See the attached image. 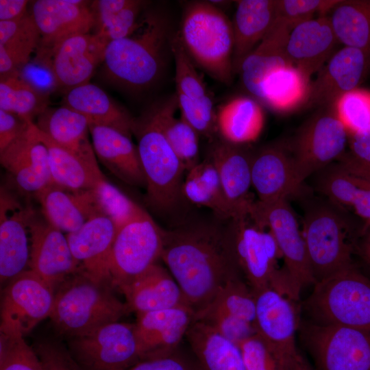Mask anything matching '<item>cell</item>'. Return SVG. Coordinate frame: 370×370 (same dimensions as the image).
I'll return each mask as SVG.
<instances>
[{
	"label": "cell",
	"instance_id": "obj_1",
	"mask_svg": "<svg viewBox=\"0 0 370 370\" xmlns=\"http://www.w3.org/2000/svg\"><path fill=\"white\" fill-rule=\"evenodd\" d=\"M161 259L195 312L206 307L229 281L243 278L227 227L217 224L164 230Z\"/></svg>",
	"mask_w": 370,
	"mask_h": 370
},
{
	"label": "cell",
	"instance_id": "obj_2",
	"mask_svg": "<svg viewBox=\"0 0 370 370\" xmlns=\"http://www.w3.org/2000/svg\"><path fill=\"white\" fill-rule=\"evenodd\" d=\"M292 29L275 21L240 69L243 85L251 97L271 110L288 113L308 103L311 77L296 67L286 52Z\"/></svg>",
	"mask_w": 370,
	"mask_h": 370
},
{
	"label": "cell",
	"instance_id": "obj_3",
	"mask_svg": "<svg viewBox=\"0 0 370 370\" xmlns=\"http://www.w3.org/2000/svg\"><path fill=\"white\" fill-rule=\"evenodd\" d=\"M170 42L166 19L154 11L143 12L132 34L107 45L103 62L106 76L133 92L150 88L161 76Z\"/></svg>",
	"mask_w": 370,
	"mask_h": 370
},
{
	"label": "cell",
	"instance_id": "obj_4",
	"mask_svg": "<svg viewBox=\"0 0 370 370\" xmlns=\"http://www.w3.org/2000/svg\"><path fill=\"white\" fill-rule=\"evenodd\" d=\"M114 288L111 283L97 281L82 271L66 278L56 291L49 316L58 335L67 339L85 336L130 312Z\"/></svg>",
	"mask_w": 370,
	"mask_h": 370
},
{
	"label": "cell",
	"instance_id": "obj_5",
	"mask_svg": "<svg viewBox=\"0 0 370 370\" xmlns=\"http://www.w3.org/2000/svg\"><path fill=\"white\" fill-rule=\"evenodd\" d=\"M177 35L195 65L221 83H232V23L219 7L210 1L188 3Z\"/></svg>",
	"mask_w": 370,
	"mask_h": 370
},
{
	"label": "cell",
	"instance_id": "obj_6",
	"mask_svg": "<svg viewBox=\"0 0 370 370\" xmlns=\"http://www.w3.org/2000/svg\"><path fill=\"white\" fill-rule=\"evenodd\" d=\"M132 134L146 179L147 203L160 212L180 204L186 171L162 133L151 107L134 119Z\"/></svg>",
	"mask_w": 370,
	"mask_h": 370
},
{
	"label": "cell",
	"instance_id": "obj_7",
	"mask_svg": "<svg viewBox=\"0 0 370 370\" xmlns=\"http://www.w3.org/2000/svg\"><path fill=\"white\" fill-rule=\"evenodd\" d=\"M230 221L232 252L247 284L252 290L270 287L291 297V282L285 268L278 266L282 256L271 232L249 216Z\"/></svg>",
	"mask_w": 370,
	"mask_h": 370
},
{
	"label": "cell",
	"instance_id": "obj_8",
	"mask_svg": "<svg viewBox=\"0 0 370 370\" xmlns=\"http://www.w3.org/2000/svg\"><path fill=\"white\" fill-rule=\"evenodd\" d=\"M306 307L317 323L370 332V280L352 265L316 282Z\"/></svg>",
	"mask_w": 370,
	"mask_h": 370
},
{
	"label": "cell",
	"instance_id": "obj_9",
	"mask_svg": "<svg viewBox=\"0 0 370 370\" xmlns=\"http://www.w3.org/2000/svg\"><path fill=\"white\" fill-rule=\"evenodd\" d=\"M302 234L315 283L353 265L345 222L333 209L325 206L308 209Z\"/></svg>",
	"mask_w": 370,
	"mask_h": 370
},
{
	"label": "cell",
	"instance_id": "obj_10",
	"mask_svg": "<svg viewBox=\"0 0 370 370\" xmlns=\"http://www.w3.org/2000/svg\"><path fill=\"white\" fill-rule=\"evenodd\" d=\"M67 348L81 370H127L142 359L134 324L119 321L68 339Z\"/></svg>",
	"mask_w": 370,
	"mask_h": 370
},
{
	"label": "cell",
	"instance_id": "obj_11",
	"mask_svg": "<svg viewBox=\"0 0 370 370\" xmlns=\"http://www.w3.org/2000/svg\"><path fill=\"white\" fill-rule=\"evenodd\" d=\"M164 243V230L149 214L136 219L116 232L113 243L110 274L120 291L157 263Z\"/></svg>",
	"mask_w": 370,
	"mask_h": 370
},
{
	"label": "cell",
	"instance_id": "obj_12",
	"mask_svg": "<svg viewBox=\"0 0 370 370\" xmlns=\"http://www.w3.org/2000/svg\"><path fill=\"white\" fill-rule=\"evenodd\" d=\"M249 216L273 236L296 293L314 284L302 231L287 199L255 201Z\"/></svg>",
	"mask_w": 370,
	"mask_h": 370
},
{
	"label": "cell",
	"instance_id": "obj_13",
	"mask_svg": "<svg viewBox=\"0 0 370 370\" xmlns=\"http://www.w3.org/2000/svg\"><path fill=\"white\" fill-rule=\"evenodd\" d=\"M349 134L332 108H324L304 124L288 147L299 183L344 153Z\"/></svg>",
	"mask_w": 370,
	"mask_h": 370
},
{
	"label": "cell",
	"instance_id": "obj_14",
	"mask_svg": "<svg viewBox=\"0 0 370 370\" xmlns=\"http://www.w3.org/2000/svg\"><path fill=\"white\" fill-rule=\"evenodd\" d=\"M304 336L319 370H370V332L313 323Z\"/></svg>",
	"mask_w": 370,
	"mask_h": 370
},
{
	"label": "cell",
	"instance_id": "obj_15",
	"mask_svg": "<svg viewBox=\"0 0 370 370\" xmlns=\"http://www.w3.org/2000/svg\"><path fill=\"white\" fill-rule=\"evenodd\" d=\"M56 291L32 270H25L3 289L0 332L25 336L53 308Z\"/></svg>",
	"mask_w": 370,
	"mask_h": 370
},
{
	"label": "cell",
	"instance_id": "obj_16",
	"mask_svg": "<svg viewBox=\"0 0 370 370\" xmlns=\"http://www.w3.org/2000/svg\"><path fill=\"white\" fill-rule=\"evenodd\" d=\"M252 291L256 334L281 369L286 370L299 352L295 343L298 317L295 301L270 287Z\"/></svg>",
	"mask_w": 370,
	"mask_h": 370
},
{
	"label": "cell",
	"instance_id": "obj_17",
	"mask_svg": "<svg viewBox=\"0 0 370 370\" xmlns=\"http://www.w3.org/2000/svg\"><path fill=\"white\" fill-rule=\"evenodd\" d=\"M108 42L98 34L71 36L36 59L47 64L53 72L60 89L66 92L88 83L96 67L103 63Z\"/></svg>",
	"mask_w": 370,
	"mask_h": 370
},
{
	"label": "cell",
	"instance_id": "obj_18",
	"mask_svg": "<svg viewBox=\"0 0 370 370\" xmlns=\"http://www.w3.org/2000/svg\"><path fill=\"white\" fill-rule=\"evenodd\" d=\"M35 211L5 188L0 191V280L3 284L25 271L30 256L31 224Z\"/></svg>",
	"mask_w": 370,
	"mask_h": 370
},
{
	"label": "cell",
	"instance_id": "obj_19",
	"mask_svg": "<svg viewBox=\"0 0 370 370\" xmlns=\"http://www.w3.org/2000/svg\"><path fill=\"white\" fill-rule=\"evenodd\" d=\"M90 3L80 0L34 1L30 14L41 36L36 55L49 53L71 36L88 34L95 27Z\"/></svg>",
	"mask_w": 370,
	"mask_h": 370
},
{
	"label": "cell",
	"instance_id": "obj_20",
	"mask_svg": "<svg viewBox=\"0 0 370 370\" xmlns=\"http://www.w3.org/2000/svg\"><path fill=\"white\" fill-rule=\"evenodd\" d=\"M370 65V50L343 47L335 51L312 82L308 104L332 108L343 94L356 89Z\"/></svg>",
	"mask_w": 370,
	"mask_h": 370
},
{
	"label": "cell",
	"instance_id": "obj_21",
	"mask_svg": "<svg viewBox=\"0 0 370 370\" xmlns=\"http://www.w3.org/2000/svg\"><path fill=\"white\" fill-rule=\"evenodd\" d=\"M28 267L55 291L66 278L82 271L66 235L36 216L31 224Z\"/></svg>",
	"mask_w": 370,
	"mask_h": 370
},
{
	"label": "cell",
	"instance_id": "obj_22",
	"mask_svg": "<svg viewBox=\"0 0 370 370\" xmlns=\"http://www.w3.org/2000/svg\"><path fill=\"white\" fill-rule=\"evenodd\" d=\"M251 157L243 145L221 138L212 142L208 158L218 171L231 220L249 216L255 201L250 193Z\"/></svg>",
	"mask_w": 370,
	"mask_h": 370
},
{
	"label": "cell",
	"instance_id": "obj_23",
	"mask_svg": "<svg viewBox=\"0 0 370 370\" xmlns=\"http://www.w3.org/2000/svg\"><path fill=\"white\" fill-rule=\"evenodd\" d=\"M0 162L23 192L34 195L51 182L48 150L34 122L0 152Z\"/></svg>",
	"mask_w": 370,
	"mask_h": 370
},
{
	"label": "cell",
	"instance_id": "obj_24",
	"mask_svg": "<svg viewBox=\"0 0 370 370\" xmlns=\"http://www.w3.org/2000/svg\"><path fill=\"white\" fill-rule=\"evenodd\" d=\"M116 234L114 223L103 214L92 217L77 231L66 234L81 269L97 281L112 284L110 260Z\"/></svg>",
	"mask_w": 370,
	"mask_h": 370
},
{
	"label": "cell",
	"instance_id": "obj_25",
	"mask_svg": "<svg viewBox=\"0 0 370 370\" xmlns=\"http://www.w3.org/2000/svg\"><path fill=\"white\" fill-rule=\"evenodd\" d=\"M251 186L259 201L287 199L301 188L288 147L267 145L252 153Z\"/></svg>",
	"mask_w": 370,
	"mask_h": 370
},
{
	"label": "cell",
	"instance_id": "obj_26",
	"mask_svg": "<svg viewBox=\"0 0 370 370\" xmlns=\"http://www.w3.org/2000/svg\"><path fill=\"white\" fill-rule=\"evenodd\" d=\"M194 314L191 308L182 306L137 314L134 328L142 359L177 349L193 321Z\"/></svg>",
	"mask_w": 370,
	"mask_h": 370
},
{
	"label": "cell",
	"instance_id": "obj_27",
	"mask_svg": "<svg viewBox=\"0 0 370 370\" xmlns=\"http://www.w3.org/2000/svg\"><path fill=\"white\" fill-rule=\"evenodd\" d=\"M34 196L46 221L66 234L77 231L92 217L103 214L92 189L72 190L51 181Z\"/></svg>",
	"mask_w": 370,
	"mask_h": 370
},
{
	"label": "cell",
	"instance_id": "obj_28",
	"mask_svg": "<svg viewBox=\"0 0 370 370\" xmlns=\"http://www.w3.org/2000/svg\"><path fill=\"white\" fill-rule=\"evenodd\" d=\"M337 43L328 16H319L291 30L286 52L291 62L311 77L333 55Z\"/></svg>",
	"mask_w": 370,
	"mask_h": 370
},
{
	"label": "cell",
	"instance_id": "obj_29",
	"mask_svg": "<svg viewBox=\"0 0 370 370\" xmlns=\"http://www.w3.org/2000/svg\"><path fill=\"white\" fill-rule=\"evenodd\" d=\"M91 143L97 159L125 183L146 188V179L137 146L121 132L88 122Z\"/></svg>",
	"mask_w": 370,
	"mask_h": 370
},
{
	"label": "cell",
	"instance_id": "obj_30",
	"mask_svg": "<svg viewBox=\"0 0 370 370\" xmlns=\"http://www.w3.org/2000/svg\"><path fill=\"white\" fill-rule=\"evenodd\" d=\"M121 292L125 297L130 311L136 312L137 314L182 306H189L169 270L158 263L134 279Z\"/></svg>",
	"mask_w": 370,
	"mask_h": 370
},
{
	"label": "cell",
	"instance_id": "obj_31",
	"mask_svg": "<svg viewBox=\"0 0 370 370\" xmlns=\"http://www.w3.org/2000/svg\"><path fill=\"white\" fill-rule=\"evenodd\" d=\"M232 21L234 34L233 68L239 73L245 59L268 34L276 21L277 0L236 1Z\"/></svg>",
	"mask_w": 370,
	"mask_h": 370
},
{
	"label": "cell",
	"instance_id": "obj_32",
	"mask_svg": "<svg viewBox=\"0 0 370 370\" xmlns=\"http://www.w3.org/2000/svg\"><path fill=\"white\" fill-rule=\"evenodd\" d=\"M38 130L55 143L94 166H98L89 140L88 119L65 106L48 107L34 123Z\"/></svg>",
	"mask_w": 370,
	"mask_h": 370
},
{
	"label": "cell",
	"instance_id": "obj_33",
	"mask_svg": "<svg viewBox=\"0 0 370 370\" xmlns=\"http://www.w3.org/2000/svg\"><path fill=\"white\" fill-rule=\"evenodd\" d=\"M64 106L84 115L88 122L112 127L132 137L134 118L95 84L88 82L68 90Z\"/></svg>",
	"mask_w": 370,
	"mask_h": 370
},
{
	"label": "cell",
	"instance_id": "obj_34",
	"mask_svg": "<svg viewBox=\"0 0 370 370\" xmlns=\"http://www.w3.org/2000/svg\"><path fill=\"white\" fill-rule=\"evenodd\" d=\"M186 336L202 370H247L240 347L208 323L193 321Z\"/></svg>",
	"mask_w": 370,
	"mask_h": 370
},
{
	"label": "cell",
	"instance_id": "obj_35",
	"mask_svg": "<svg viewBox=\"0 0 370 370\" xmlns=\"http://www.w3.org/2000/svg\"><path fill=\"white\" fill-rule=\"evenodd\" d=\"M262 106L247 96L235 97L217 112L218 133L225 141L244 145L256 141L264 125Z\"/></svg>",
	"mask_w": 370,
	"mask_h": 370
},
{
	"label": "cell",
	"instance_id": "obj_36",
	"mask_svg": "<svg viewBox=\"0 0 370 370\" xmlns=\"http://www.w3.org/2000/svg\"><path fill=\"white\" fill-rule=\"evenodd\" d=\"M40 38L30 13L15 21H0V77L17 71L29 62Z\"/></svg>",
	"mask_w": 370,
	"mask_h": 370
},
{
	"label": "cell",
	"instance_id": "obj_37",
	"mask_svg": "<svg viewBox=\"0 0 370 370\" xmlns=\"http://www.w3.org/2000/svg\"><path fill=\"white\" fill-rule=\"evenodd\" d=\"M38 134L48 150L51 181L54 183L72 190H91L106 178L99 166L55 143L39 130Z\"/></svg>",
	"mask_w": 370,
	"mask_h": 370
},
{
	"label": "cell",
	"instance_id": "obj_38",
	"mask_svg": "<svg viewBox=\"0 0 370 370\" xmlns=\"http://www.w3.org/2000/svg\"><path fill=\"white\" fill-rule=\"evenodd\" d=\"M156 121L171 148L188 171L199 161L198 132L183 118L175 117L176 95L151 107Z\"/></svg>",
	"mask_w": 370,
	"mask_h": 370
},
{
	"label": "cell",
	"instance_id": "obj_39",
	"mask_svg": "<svg viewBox=\"0 0 370 370\" xmlns=\"http://www.w3.org/2000/svg\"><path fill=\"white\" fill-rule=\"evenodd\" d=\"M148 3L140 0H97L91 1L96 34L108 43L125 38L136 28Z\"/></svg>",
	"mask_w": 370,
	"mask_h": 370
},
{
	"label": "cell",
	"instance_id": "obj_40",
	"mask_svg": "<svg viewBox=\"0 0 370 370\" xmlns=\"http://www.w3.org/2000/svg\"><path fill=\"white\" fill-rule=\"evenodd\" d=\"M182 195L190 203L211 210L218 219L231 220L218 171L208 158L187 171Z\"/></svg>",
	"mask_w": 370,
	"mask_h": 370
},
{
	"label": "cell",
	"instance_id": "obj_41",
	"mask_svg": "<svg viewBox=\"0 0 370 370\" xmlns=\"http://www.w3.org/2000/svg\"><path fill=\"white\" fill-rule=\"evenodd\" d=\"M328 14L339 43L370 50V0H339Z\"/></svg>",
	"mask_w": 370,
	"mask_h": 370
},
{
	"label": "cell",
	"instance_id": "obj_42",
	"mask_svg": "<svg viewBox=\"0 0 370 370\" xmlns=\"http://www.w3.org/2000/svg\"><path fill=\"white\" fill-rule=\"evenodd\" d=\"M321 191L332 201L351 208L370 226V181L353 175L340 166L325 173Z\"/></svg>",
	"mask_w": 370,
	"mask_h": 370
},
{
	"label": "cell",
	"instance_id": "obj_43",
	"mask_svg": "<svg viewBox=\"0 0 370 370\" xmlns=\"http://www.w3.org/2000/svg\"><path fill=\"white\" fill-rule=\"evenodd\" d=\"M0 78L1 110L34 122L49 107V97L32 88L17 71Z\"/></svg>",
	"mask_w": 370,
	"mask_h": 370
},
{
	"label": "cell",
	"instance_id": "obj_44",
	"mask_svg": "<svg viewBox=\"0 0 370 370\" xmlns=\"http://www.w3.org/2000/svg\"><path fill=\"white\" fill-rule=\"evenodd\" d=\"M210 313L229 314L254 326L256 301L252 289L241 277L229 281L206 307L194 315Z\"/></svg>",
	"mask_w": 370,
	"mask_h": 370
},
{
	"label": "cell",
	"instance_id": "obj_45",
	"mask_svg": "<svg viewBox=\"0 0 370 370\" xmlns=\"http://www.w3.org/2000/svg\"><path fill=\"white\" fill-rule=\"evenodd\" d=\"M92 190L101 213L112 221L116 232L126 224L149 214L106 178Z\"/></svg>",
	"mask_w": 370,
	"mask_h": 370
},
{
	"label": "cell",
	"instance_id": "obj_46",
	"mask_svg": "<svg viewBox=\"0 0 370 370\" xmlns=\"http://www.w3.org/2000/svg\"><path fill=\"white\" fill-rule=\"evenodd\" d=\"M332 110L349 136L370 129V91L356 88L341 95Z\"/></svg>",
	"mask_w": 370,
	"mask_h": 370
},
{
	"label": "cell",
	"instance_id": "obj_47",
	"mask_svg": "<svg viewBox=\"0 0 370 370\" xmlns=\"http://www.w3.org/2000/svg\"><path fill=\"white\" fill-rule=\"evenodd\" d=\"M170 51L175 61L176 92L192 99H199L210 95L204 79L195 69V64L177 34L171 39Z\"/></svg>",
	"mask_w": 370,
	"mask_h": 370
},
{
	"label": "cell",
	"instance_id": "obj_48",
	"mask_svg": "<svg viewBox=\"0 0 370 370\" xmlns=\"http://www.w3.org/2000/svg\"><path fill=\"white\" fill-rule=\"evenodd\" d=\"M181 117L190 124L199 135L211 142L218 133L217 112L210 95L199 99H192L175 92Z\"/></svg>",
	"mask_w": 370,
	"mask_h": 370
},
{
	"label": "cell",
	"instance_id": "obj_49",
	"mask_svg": "<svg viewBox=\"0 0 370 370\" xmlns=\"http://www.w3.org/2000/svg\"><path fill=\"white\" fill-rule=\"evenodd\" d=\"M0 370H42V367L23 335L0 332Z\"/></svg>",
	"mask_w": 370,
	"mask_h": 370
},
{
	"label": "cell",
	"instance_id": "obj_50",
	"mask_svg": "<svg viewBox=\"0 0 370 370\" xmlns=\"http://www.w3.org/2000/svg\"><path fill=\"white\" fill-rule=\"evenodd\" d=\"M339 0H277L276 21L293 29L314 18L316 14L326 16Z\"/></svg>",
	"mask_w": 370,
	"mask_h": 370
},
{
	"label": "cell",
	"instance_id": "obj_51",
	"mask_svg": "<svg viewBox=\"0 0 370 370\" xmlns=\"http://www.w3.org/2000/svg\"><path fill=\"white\" fill-rule=\"evenodd\" d=\"M194 321L208 323L223 336L238 344L256 334L255 327L241 319L224 313H210L194 315Z\"/></svg>",
	"mask_w": 370,
	"mask_h": 370
},
{
	"label": "cell",
	"instance_id": "obj_52",
	"mask_svg": "<svg viewBox=\"0 0 370 370\" xmlns=\"http://www.w3.org/2000/svg\"><path fill=\"white\" fill-rule=\"evenodd\" d=\"M33 348L40 361L42 370H81L67 347L56 340L39 341Z\"/></svg>",
	"mask_w": 370,
	"mask_h": 370
},
{
	"label": "cell",
	"instance_id": "obj_53",
	"mask_svg": "<svg viewBox=\"0 0 370 370\" xmlns=\"http://www.w3.org/2000/svg\"><path fill=\"white\" fill-rule=\"evenodd\" d=\"M238 346L247 370H282L257 334L242 341Z\"/></svg>",
	"mask_w": 370,
	"mask_h": 370
},
{
	"label": "cell",
	"instance_id": "obj_54",
	"mask_svg": "<svg viewBox=\"0 0 370 370\" xmlns=\"http://www.w3.org/2000/svg\"><path fill=\"white\" fill-rule=\"evenodd\" d=\"M19 76L38 92L49 97L60 89L55 75L44 62L30 60L17 71Z\"/></svg>",
	"mask_w": 370,
	"mask_h": 370
},
{
	"label": "cell",
	"instance_id": "obj_55",
	"mask_svg": "<svg viewBox=\"0 0 370 370\" xmlns=\"http://www.w3.org/2000/svg\"><path fill=\"white\" fill-rule=\"evenodd\" d=\"M196 359V358H195ZM127 370H202L197 360H193L178 348L169 353L142 359Z\"/></svg>",
	"mask_w": 370,
	"mask_h": 370
},
{
	"label": "cell",
	"instance_id": "obj_56",
	"mask_svg": "<svg viewBox=\"0 0 370 370\" xmlns=\"http://www.w3.org/2000/svg\"><path fill=\"white\" fill-rule=\"evenodd\" d=\"M32 123L33 122L0 109V152L21 136Z\"/></svg>",
	"mask_w": 370,
	"mask_h": 370
},
{
	"label": "cell",
	"instance_id": "obj_57",
	"mask_svg": "<svg viewBox=\"0 0 370 370\" xmlns=\"http://www.w3.org/2000/svg\"><path fill=\"white\" fill-rule=\"evenodd\" d=\"M350 153L356 159L370 164V129L349 136Z\"/></svg>",
	"mask_w": 370,
	"mask_h": 370
},
{
	"label": "cell",
	"instance_id": "obj_58",
	"mask_svg": "<svg viewBox=\"0 0 370 370\" xmlns=\"http://www.w3.org/2000/svg\"><path fill=\"white\" fill-rule=\"evenodd\" d=\"M29 1L1 0L0 21H15L23 17L27 12Z\"/></svg>",
	"mask_w": 370,
	"mask_h": 370
},
{
	"label": "cell",
	"instance_id": "obj_59",
	"mask_svg": "<svg viewBox=\"0 0 370 370\" xmlns=\"http://www.w3.org/2000/svg\"><path fill=\"white\" fill-rule=\"evenodd\" d=\"M339 166L347 172L370 181V164L344 153L339 159Z\"/></svg>",
	"mask_w": 370,
	"mask_h": 370
},
{
	"label": "cell",
	"instance_id": "obj_60",
	"mask_svg": "<svg viewBox=\"0 0 370 370\" xmlns=\"http://www.w3.org/2000/svg\"><path fill=\"white\" fill-rule=\"evenodd\" d=\"M286 370H313L310 363L299 352Z\"/></svg>",
	"mask_w": 370,
	"mask_h": 370
},
{
	"label": "cell",
	"instance_id": "obj_61",
	"mask_svg": "<svg viewBox=\"0 0 370 370\" xmlns=\"http://www.w3.org/2000/svg\"><path fill=\"white\" fill-rule=\"evenodd\" d=\"M362 252L367 262L370 266V233L364 243Z\"/></svg>",
	"mask_w": 370,
	"mask_h": 370
}]
</instances>
